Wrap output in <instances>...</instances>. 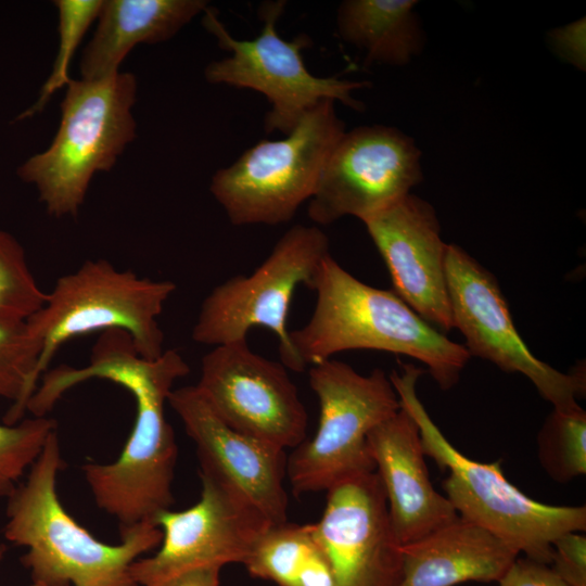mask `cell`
Wrapping results in <instances>:
<instances>
[{
  "label": "cell",
  "mask_w": 586,
  "mask_h": 586,
  "mask_svg": "<svg viewBox=\"0 0 586 586\" xmlns=\"http://www.w3.org/2000/svg\"><path fill=\"white\" fill-rule=\"evenodd\" d=\"M59 12V50L50 76L42 85L39 97L31 106L20 114L24 120L40 113L51 97L71 81L68 67L75 51L90 25L97 21L103 0H56Z\"/></svg>",
  "instance_id": "484cf974"
},
{
  "label": "cell",
  "mask_w": 586,
  "mask_h": 586,
  "mask_svg": "<svg viewBox=\"0 0 586 586\" xmlns=\"http://www.w3.org/2000/svg\"><path fill=\"white\" fill-rule=\"evenodd\" d=\"M445 271L454 328L463 334L470 355L523 374L555 409L578 407L585 370L564 373L534 356L517 331L496 278L456 244H447Z\"/></svg>",
  "instance_id": "8fae6325"
},
{
  "label": "cell",
  "mask_w": 586,
  "mask_h": 586,
  "mask_svg": "<svg viewBox=\"0 0 586 586\" xmlns=\"http://www.w3.org/2000/svg\"><path fill=\"white\" fill-rule=\"evenodd\" d=\"M176 288L169 280L117 269L104 258L88 259L60 277L42 308L26 321L40 348L35 390L63 344L95 331H125L140 356L160 357L165 348L158 317Z\"/></svg>",
  "instance_id": "8992f818"
},
{
  "label": "cell",
  "mask_w": 586,
  "mask_h": 586,
  "mask_svg": "<svg viewBox=\"0 0 586 586\" xmlns=\"http://www.w3.org/2000/svg\"><path fill=\"white\" fill-rule=\"evenodd\" d=\"M420 160L413 139L395 127L345 131L324 164L308 217L322 226L345 216L362 221L410 193L423 178Z\"/></svg>",
  "instance_id": "4fadbf2b"
},
{
  "label": "cell",
  "mask_w": 586,
  "mask_h": 586,
  "mask_svg": "<svg viewBox=\"0 0 586 586\" xmlns=\"http://www.w3.org/2000/svg\"><path fill=\"white\" fill-rule=\"evenodd\" d=\"M548 42L555 53L569 64L585 71L586 22L585 17L548 33Z\"/></svg>",
  "instance_id": "f1b7e54d"
},
{
  "label": "cell",
  "mask_w": 586,
  "mask_h": 586,
  "mask_svg": "<svg viewBox=\"0 0 586 586\" xmlns=\"http://www.w3.org/2000/svg\"><path fill=\"white\" fill-rule=\"evenodd\" d=\"M29 586H39V585H36V584H33V583H31Z\"/></svg>",
  "instance_id": "d6a6232c"
},
{
  "label": "cell",
  "mask_w": 586,
  "mask_h": 586,
  "mask_svg": "<svg viewBox=\"0 0 586 586\" xmlns=\"http://www.w3.org/2000/svg\"><path fill=\"white\" fill-rule=\"evenodd\" d=\"M220 568H199L177 574L156 586H219Z\"/></svg>",
  "instance_id": "4dcf8cb0"
},
{
  "label": "cell",
  "mask_w": 586,
  "mask_h": 586,
  "mask_svg": "<svg viewBox=\"0 0 586 586\" xmlns=\"http://www.w3.org/2000/svg\"><path fill=\"white\" fill-rule=\"evenodd\" d=\"M345 132L335 101L309 110L283 139L260 140L217 170L209 190L230 222L280 225L314 195L324 164Z\"/></svg>",
  "instance_id": "52a82bcc"
},
{
  "label": "cell",
  "mask_w": 586,
  "mask_h": 586,
  "mask_svg": "<svg viewBox=\"0 0 586 586\" xmlns=\"http://www.w3.org/2000/svg\"><path fill=\"white\" fill-rule=\"evenodd\" d=\"M415 0H346L337 9L340 37L365 51L368 62L406 65L422 49Z\"/></svg>",
  "instance_id": "44dd1931"
},
{
  "label": "cell",
  "mask_w": 586,
  "mask_h": 586,
  "mask_svg": "<svg viewBox=\"0 0 586 586\" xmlns=\"http://www.w3.org/2000/svg\"><path fill=\"white\" fill-rule=\"evenodd\" d=\"M200 500L182 511L158 512L154 523L163 538L152 557L137 559L129 573L139 586H156L182 572L244 563L255 543L271 525L240 494L201 472Z\"/></svg>",
  "instance_id": "7c38bea8"
},
{
  "label": "cell",
  "mask_w": 586,
  "mask_h": 586,
  "mask_svg": "<svg viewBox=\"0 0 586 586\" xmlns=\"http://www.w3.org/2000/svg\"><path fill=\"white\" fill-rule=\"evenodd\" d=\"M537 456L543 470L558 483L586 473V412L581 406L553 408L537 434Z\"/></svg>",
  "instance_id": "603a6c76"
},
{
  "label": "cell",
  "mask_w": 586,
  "mask_h": 586,
  "mask_svg": "<svg viewBox=\"0 0 586 586\" xmlns=\"http://www.w3.org/2000/svg\"><path fill=\"white\" fill-rule=\"evenodd\" d=\"M189 372L176 349L146 359L129 334L112 329L98 337L87 365L46 371L30 398L36 412L48 413L68 390L90 379L111 381L132 395L136 419L118 458L81 467L98 507L118 520L120 531L153 520L174 505L178 448L165 405L176 380Z\"/></svg>",
  "instance_id": "6da1fadb"
},
{
  "label": "cell",
  "mask_w": 586,
  "mask_h": 586,
  "mask_svg": "<svg viewBox=\"0 0 586 586\" xmlns=\"http://www.w3.org/2000/svg\"><path fill=\"white\" fill-rule=\"evenodd\" d=\"M207 7L204 0H103L93 36L82 51L81 79L118 73L137 44L173 38Z\"/></svg>",
  "instance_id": "ffe728a7"
},
{
  "label": "cell",
  "mask_w": 586,
  "mask_h": 586,
  "mask_svg": "<svg viewBox=\"0 0 586 586\" xmlns=\"http://www.w3.org/2000/svg\"><path fill=\"white\" fill-rule=\"evenodd\" d=\"M284 8L285 1L282 0L264 2L258 10L263 22L259 35L240 40L230 35L217 13L207 7L203 25L230 56L211 62L204 71L206 80L263 93L271 105L265 117V130L279 131L284 136L324 99L340 101L352 110H364V104L352 92L370 86V82L311 74L302 54L310 46V37L298 34L285 40L277 30Z\"/></svg>",
  "instance_id": "9c48e42d"
},
{
  "label": "cell",
  "mask_w": 586,
  "mask_h": 586,
  "mask_svg": "<svg viewBox=\"0 0 586 586\" xmlns=\"http://www.w3.org/2000/svg\"><path fill=\"white\" fill-rule=\"evenodd\" d=\"M47 296L28 266L21 243L0 229V321H27L42 308Z\"/></svg>",
  "instance_id": "d4e9b609"
},
{
  "label": "cell",
  "mask_w": 586,
  "mask_h": 586,
  "mask_svg": "<svg viewBox=\"0 0 586 586\" xmlns=\"http://www.w3.org/2000/svg\"><path fill=\"white\" fill-rule=\"evenodd\" d=\"M196 387L235 431L282 449L305 441L307 412L286 367L253 352L246 340L205 354Z\"/></svg>",
  "instance_id": "5bb4252c"
},
{
  "label": "cell",
  "mask_w": 586,
  "mask_h": 586,
  "mask_svg": "<svg viewBox=\"0 0 586 586\" xmlns=\"http://www.w3.org/2000/svg\"><path fill=\"white\" fill-rule=\"evenodd\" d=\"M54 430L56 422L47 416H33L15 424L0 423V498L15 491Z\"/></svg>",
  "instance_id": "4316f807"
},
{
  "label": "cell",
  "mask_w": 586,
  "mask_h": 586,
  "mask_svg": "<svg viewBox=\"0 0 586 586\" xmlns=\"http://www.w3.org/2000/svg\"><path fill=\"white\" fill-rule=\"evenodd\" d=\"M5 552H7V547L4 545L0 544V562L4 558Z\"/></svg>",
  "instance_id": "1f68e13d"
},
{
  "label": "cell",
  "mask_w": 586,
  "mask_h": 586,
  "mask_svg": "<svg viewBox=\"0 0 586 586\" xmlns=\"http://www.w3.org/2000/svg\"><path fill=\"white\" fill-rule=\"evenodd\" d=\"M402 555L399 586H455L498 582L520 553L486 528L458 515L402 545Z\"/></svg>",
  "instance_id": "d6986e66"
},
{
  "label": "cell",
  "mask_w": 586,
  "mask_h": 586,
  "mask_svg": "<svg viewBox=\"0 0 586 586\" xmlns=\"http://www.w3.org/2000/svg\"><path fill=\"white\" fill-rule=\"evenodd\" d=\"M64 462L56 430L29 468L27 477L7 498L5 539L26 548L22 565L39 586H139L129 568L161 545L153 520L120 531L122 543L97 539L66 511L56 492Z\"/></svg>",
  "instance_id": "7a4b0ae2"
},
{
  "label": "cell",
  "mask_w": 586,
  "mask_h": 586,
  "mask_svg": "<svg viewBox=\"0 0 586 586\" xmlns=\"http://www.w3.org/2000/svg\"><path fill=\"white\" fill-rule=\"evenodd\" d=\"M393 282L394 293L441 332L454 329L445 256L434 207L411 193L362 220Z\"/></svg>",
  "instance_id": "e0dca14e"
},
{
  "label": "cell",
  "mask_w": 586,
  "mask_h": 586,
  "mask_svg": "<svg viewBox=\"0 0 586 586\" xmlns=\"http://www.w3.org/2000/svg\"><path fill=\"white\" fill-rule=\"evenodd\" d=\"M243 565L252 576L279 586H335L313 524H271Z\"/></svg>",
  "instance_id": "7402d4cb"
},
{
  "label": "cell",
  "mask_w": 586,
  "mask_h": 586,
  "mask_svg": "<svg viewBox=\"0 0 586 586\" xmlns=\"http://www.w3.org/2000/svg\"><path fill=\"white\" fill-rule=\"evenodd\" d=\"M167 404L196 446L201 472L235 491L271 524L286 522L285 449L229 426L196 385L174 388Z\"/></svg>",
  "instance_id": "2e32d148"
},
{
  "label": "cell",
  "mask_w": 586,
  "mask_h": 586,
  "mask_svg": "<svg viewBox=\"0 0 586 586\" xmlns=\"http://www.w3.org/2000/svg\"><path fill=\"white\" fill-rule=\"evenodd\" d=\"M39 344L25 322L0 321V398L12 400L3 423L22 420L35 392L34 372Z\"/></svg>",
  "instance_id": "cb8c5ba5"
},
{
  "label": "cell",
  "mask_w": 586,
  "mask_h": 586,
  "mask_svg": "<svg viewBox=\"0 0 586 586\" xmlns=\"http://www.w3.org/2000/svg\"><path fill=\"white\" fill-rule=\"evenodd\" d=\"M367 444L383 485L390 523L400 545L415 542L458 518L445 495L431 483L420 432L400 409L373 428Z\"/></svg>",
  "instance_id": "ac0fdd59"
},
{
  "label": "cell",
  "mask_w": 586,
  "mask_h": 586,
  "mask_svg": "<svg viewBox=\"0 0 586 586\" xmlns=\"http://www.w3.org/2000/svg\"><path fill=\"white\" fill-rule=\"evenodd\" d=\"M550 566L568 586H586V536L568 532L552 542Z\"/></svg>",
  "instance_id": "83f0119b"
},
{
  "label": "cell",
  "mask_w": 586,
  "mask_h": 586,
  "mask_svg": "<svg viewBox=\"0 0 586 586\" xmlns=\"http://www.w3.org/2000/svg\"><path fill=\"white\" fill-rule=\"evenodd\" d=\"M421 374L420 368L406 364L388 377L400 406L418 424L424 455L448 471L442 485L458 515L486 528L519 553L550 564L557 537L586 530V507L534 500L506 479L500 461L479 462L460 453L419 399L417 382Z\"/></svg>",
  "instance_id": "277c9868"
},
{
  "label": "cell",
  "mask_w": 586,
  "mask_h": 586,
  "mask_svg": "<svg viewBox=\"0 0 586 586\" xmlns=\"http://www.w3.org/2000/svg\"><path fill=\"white\" fill-rule=\"evenodd\" d=\"M316 293L309 320L290 331L304 362L315 365L348 349H377L426 365L442 390H449L471 358L464 345L449 340L392 291L368 285L328 254L308 286Z\"/></svg>",
  "instance_id": "3957f363"
},
{
  "label": "cell",
  "mask_w": 586,
  "mask_h": 586,
  "mask_svg": "<svg viewBox=\"0 0 586 586\" xmlns=\"http://www.w3.org/2000/svg\"><path fill=\"white\" fill-rule=\"evenodd\" d=\"M499 586H568L549 564L517 558L497 582Z\"/></svg>",
  "instance_id": "f546056e"
},
{
  "label": "cell",
  "mask_w": 586,
  "mask_h": 586,
  "mask_svg": "<svg viewBox=\"0 0 586 586\" xmlns=\"http://www.w3.org/2000/svg\"><path fill=\"white\" fill-rule=\"evenodd\" d=\"M308 381L320 413L315 435L297 445L286 460L295 495L327 492L349 477L375 471L367 435L400 409L382 369L362 375L330 358L310 366Z\"/></svg>",
  "instance_id": "ba28073f"
},
{
  "label": "cell",
  "mask_w": 586,
  "mask_h": 586,
  "mask_svg": "<svg viewBox=\"0 0 586 586\" xmlns=\"http://www.w3.org/2000/svg\"><path fill=\"white\" fill-rule=\"evenodd\" d=\"M328 254L329 239L317 226L291 227L251 275L231 277L206 295L192 339L215 347L244 341L250 330L263 327L277 335L281 362L304 371L290 340L288 314L296 288L309 286Z\"/></svg>",
  "instance_id": "30bf717a"
},
{
  "label": "cell",
  "mask_w": 586,
  "mask_h": 586,
  "mask_svg": "<svg viewBox=\"0 0 586 586\" xmlns=\"http://www.w3.org/2000/svg\"><path fill=\"white\" fill-rule=\"evenodd\" d=\"M313 527L335 586H399L402 545L393 533L375 471L329 488L323 513Z\"/></svg>",
  "instance_id": "9a60e30c"
},
{
  "label": "cell",
  "mask_w": 586,
  "mask_h": 586,
  "mask_svg": "<svg viewBox=\"0 0 586 586\" xmlns=\"http://www.w3.org/2000/svg\"><path fill=\"white\" fill-rule=\"evenodd\" d=\"M136 98L131 73L67 84L51 144L17 168L20 179L36 188L49 215L76 216L93 176L111 170L133 141Z\"/></svg>",
  "instance_id": "5b68a950"
}]
</instances>
